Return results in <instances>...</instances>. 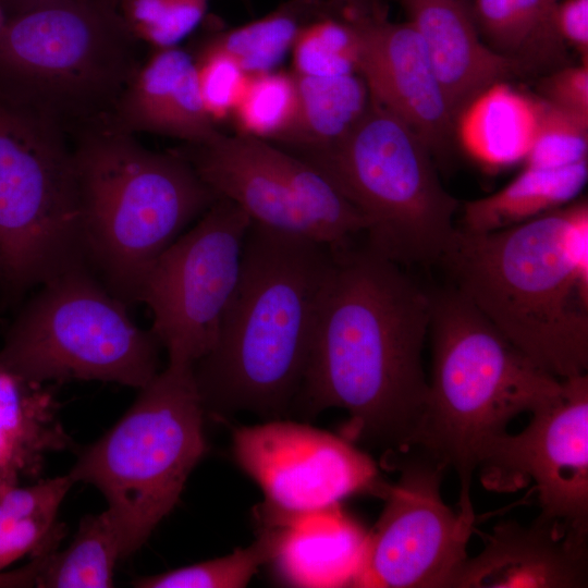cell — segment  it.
<instances>
[{"mask_svg":"<svg viewBox=\"0 0 588 588\" xmlns=\"http://www.w3.org/2000/svg\"><path fill=\"white\" fill-rule=\"evenodd\" d=\"M232 454L264 492L261 504L282 512L329 507L360 494L383 498L389 486L346 437L286 418L233 428Z\"/></svg>","mask_w":588,"mask_h":588,"instance_id":"cell-14","label":"cell"},{"mask_svg":"<svg viewBox=\"0 0 588 588\" xmlns=\"http://www.w3.org/2000/svg\"><path fill=\"white\" fill-rule=\"evenodd\" d=\"M478 468L483 486L493 491H515L532 480L539 515L587 539V373L563 379L559 394L531 413L523 431L497 439Z\"/></svg>","mask_w":588,"mask_h":588,"instance_id":"cell-15","label":"cell"},{"mask_svg":"<svg viewBox=\"0 0 588 588\" xmlns=\"http://www.w3.org/2000/svg\"><path fill=\"white\" fill-rule=\"evenodd\" d=\"M39 286L5 334L1 367L41 384L97 380L137 389L158 373L157 339L88 266Z\"/></svg>","mask_w":588,"mask_h":588,"instance_id":"cell-10","label":"cell"},{"mask_svg":"<svg viewBox=\"0 0 588 588\" xmlns=\"http://www.w3.org/2000/svg\"><path fill=\"white\" fill-rule=\"evenodd\" d=\"M318 7V0H291L256 21L217 33L203 44L226 53L247 75L273 71Z\"/></svg>","mask_w":588,"mask_h":588,"instance_id":"cell-27","label":"cell"},{"mask_svg":"<svg viewBox=\"0 0 588 588\" xmlns=\"http://www.w3.org/2000/svg\"><path fill=\"white\" fill-rule=\"evenodd\" d=\"M192 58L205 108L216 124L232 113L248 75L226 53L204 44Z\"/></svg>","mask_w":588,"mask_h":588,"instance_id":"cell-33","label":"cell"},{"mask_svg":"<svg viewBox=\"0 0 588 588\" xmlns=\"http://www.w3.org/2000/svg\"><path fill=\"white\" fill-rule=\"evenodd\" d=\"M384 507L368 531L355 588H448L467 559L475 512L453 511L441 497L444 467L431 456L405 457Z\"/></svg>","mask_w":588,"mask_h":588,"instance_id":"cell-13","label":"cell"},{"mask_svg":"<svg viewBox=\"0 0 588 588\" xmlns=\"http://www.w3.org/2000/svg\"><path fill=\"white\" fill-rule=\"evenodd\" d=\"M332 266L326 245L250 223L217 341L193 367L206 415L291 416Z\"/></svg>","mask_w":588,"mask_h":588,"instance_id":"cell-2","label":"cell"},{"mask_svg":"<svg viewBox=\"0 0 588 588\" xmlns=\"http://www.w3.org/2000/svg\"><path fill=\"white\" fill-rule=\"evenodd\" d=\"M454 289L538 367L588 368V204L491 232L456 229L441 258Z\"/></svg>","mask_w":588,"mask_h":588,"instance_id":"cell-3","label":"cell"},{"mask_svg":"<svg viewBox=\"0 0 588 588\" xmlns=\"http://www.w3.org/2000/svg\"><path fill=\"white\" fill-rule=\"evenodd\" d=\"M297 156L363 213L372 252L402 267L437 262L446 253L457 200L440 183L422 139L373 99L344 137Z\"/></svg>","mask_w":588,"mask_h":588,"instance_id":"cell-8","label":"cell"},{"mask_svg":"<svg viewBox=\"0 0 588 588\" xmlns=\"http://www.w3.org/2000/svg\"><path fill=\"white\" fill-rule=\"evenodd\" d=\"M73 483L66 474L0 492V573L25 555L59 547L64 530L58 514Z\"/></svg>","mask_w":588,"mask_h":588,"instance_id":"cell-26","label":"cell"},{"mask_svg":"<svg viewBox=\"0 0 588 588\" xmlns=\"http://www.w3.org/2000/svg\"><path fill=\"white\" fill-rule=\"evenodd\" d=\"M431 294L432 375L413 448L455 469L458 509L473 511V476L489 448L515 417L556 396L562 380L454 287Z\"/></svg>","mask_w":588,"mask_h":588,"instance_id":"cell-4","label":"cell"},{"mask_svg":"<svg viewBox=\"0 0 588 588\" xmlns=\"http://www.w3.org/2000/svg\"><path fill=\"white\" fill-rule=\"evenodd\" d=\"M258 524L275 531L269 564L281 584L301 588L352 587L366 552L368 531L341 504L297 513L260 504Z\"/></svg>","mask_w":588,"mask_h":588,"instance_id":"cell-18","label":"cell"},{"mask_svg":"<svg viewBox=\"0 0 588 588\" xmlns=\"http://www.w3.org/2000/svg\"><path fill=\"white\" fill-rule=\"evenodd\" d=\"M109 1L117 7L118 0H109Z\"/></svg>","mask_w":588,"mask_h":588,"instance_id":"cell-41","label":"cell"},{"mask_svg":"<svg viewBox=\"0 0 588 588\" xmlns=\"http://www.w3.org/2000/svg\"><path fill=\"white\" fill-rule=\"evenodd\" d=\"M529 41L555 35L552 24L558 0H510Z\"/></svg>","mask_w":588,"mask_h":588,"instance_id":"cell-37","label":"cell"},{"mask_svg":"<svg viewBox=\"0 0 588 588\" xmlns=\"http://www.w3.org/2000/svg\"><path fill=\"white\" fill-rule=\"evenodd\" d=\"M110 123L130 134L154 133L187 145L221 134L205 108L192 54L179 46L154 49L139 64Z\"/></svg>","mask_w":588,"mask_h":588,"instance_id":"cell-19","label":"cell"},{"mask_svg":"<svg viewBox=\"0 0 588 588\" xmlns=\"http://www.w3.org/2000/svg\"><path fill=\"white\" fill-rule=\"evenodd\" d=\"M54 393L0 366V492L37 477L49 453L71 439Z\"/></svg>","mask_w":588,"mask_h":588,"instance_id":"cell-21","label":"cell"},{"mask_svg":"<svg viewBox=\"0 0 588 588\" xmlns=\"http://www.w3.org/2000/svg\"><path fill=\"white\" fill-rule=\"evenodd\" d=\"M541 100L498 82L475 96L454 123L464 151L487 169L499 170L524 162L532 146Z\"/></svg>","mask_w":588,"mask_h":588,"instance_id":"cell-22","label":"cell"},{"mask_svg":"<svg viewBox=\"0 0 588 588\" xmlns=\"http://www.w3.org/2000/svg\"><path fill=\"white\" fill-rule=\"evenodd\" d=\"M292 74L296 85V111L290 127L278 140L298 151L323 148L344 137L370 102L368 87L358 73Z\"/></svg>","mask_w":588,"mask_h":588,"instance_id":"cell-25","label":"cell"},{"mask_svg":"<svg viewBox=\"0 0 588 588\" xmlns=\"http://www.w3.org/2000/svg\"><path fill=\"white\" fill-rule=\"evenodd\" d=\"M125 559L120 534L107 511L86 515L65 549L30 558L25 565L0 573L1 588H107Z\"/></svg>","mask_w":588,"mask_h":588,"instance_id":"cell-23","label":"cell"},{"mask_svg":"<svg viewBox=\"0 0 588 588\" xmlns=\"http://www.w3.org/2000/svg\"><path fill=\"white\" fill-rule=\"evenodd\" d=\"M69 139L0 93V279L11 297L88 266Z\"/></svg>","mask_w":588,"mask_h":588,"instance_id":"cell-9","label":"cell"},{"mask_svg":"<svg viewBox=\"0 0 588 588\" xmlns=\"http://www.w3.org/2000/svg\"><path fill=\"white\" fill-rule=\"evenodd\" d=\"M485 548L468 558L448 588H583L588 583L587 539L539 515L530 525L498 523Z\"/></svg>","mask_w":588,"mask_h":588,"instance_id":"cell-17","label":"cell"},{"mask_svg":"<svg viewBox=\"0 0 588 588\" xmlns=\"http://www.w3.org/2000/svg\"><path fill=\"white\" fill-rule=\"evenodd\" d=\"M250 218L219 197L156 259L139 292L169 364L194 366L215 345L235 291Z\"/></svg>","mask_w":588,"mask_h":588,"instance_id":"cell-12","label":"cell"},{"mask_svg":"<svg viewBox=\"0 0 588 588\" xmlns=\"http://www.w3.org/2000/svg\"><path fill=\"white\" fill-rule=\"evenodd\" d=\"M209 0H118L131 34L154 49L175 47L204 19Z\"/></svg>","mask_w":588,"mask_h":588,"instance_id":"cell-31","label":"cell"},{"mask_svg":"<svg viewBox=\"0 0 588 588\" xmlns=\"http://www.w3.org/2000/svg\"><path fill=\"white\" fill-rule=\"evenodd\" d=\"M587 176V161L564 168L524 166L502 189L466 203L462 229L498 231L561 208L580 193Z\"/></svg>","mask_w":588,"mask_h":588,"instance_id":"cell-24","label":"cell"},{"mask_svg":"<svg viewBox=\"0 0 588 588\" xmlns=\"http://www.w3.org/2000/svg\"><path fill=\"white\" fill-rule=\"evenodd\" d=\"M404 5L454 118L480 91L519 72L518 60L479 38L474 15L462 0H404Z\"/></svg>","mask_w":588,"mask_h":588,"instance_id":"cell-20","label":"cell"},{"mask_svg":"<svg viewBox=\"0 0 588 588\" xmlns=\"http://www.w3.org/2000/svg\"><path fill=\"white\" fill-rule=\"evenodd\" d=\"M275 531L258 524L256 540L233 552L164 573L133 580L139 588H242L246 587L259 567L269 564L275 546Z\"/></svg>","mask_w":588,"mask_h":588,"instance_id":"cell-28","label":"cell"},{"mask_svg":"<svg viewBox=\"0 0 588 588\" xmlns=\"http://www.w3.org/2000/svg\"><path fill=\"white\" fill-rule=\"evenodd\" d=\"M109 0H63L15 13L0 32V93L70 138L110 123L142 63Z\"/></svg>","mask_w":588,"mask_h":588,"instance_id":"cell-6","label":"cell"},{"mask_svg":"<svg viewBox=\"0 0 588 588\" xmlns=\"http://www.w3.org/2000/svg\"><path fill=\"white\" fill-rule=\"evenodd\" d=\"M355 22L357 72L370 98L413 128L433 158H444L455 118L419 33L409 21L391 23L366 16Z\"/></svg>","mask_w":588,"mask_h":588,"instance_id":"cell-16","label":"cell"},{"mask_svg":"<svg viewBox=\"0 0 588 588\" xmlns=\"http://www.w3.org/2000/svg\"><path fill=\"white\" fill-rule=\"evenodd\" d=\"M306 373L291 415L347 413L343 434L405 453L428 394L421 363L432 294L365 245L332 250Z\"/></svg>","mask_w":588,"mask_h":588,"instance_id":"cell-1","label":"cell"},{"mask_svg":"<svg viewBox=\"0 0 588 588\" xmlns=\"http://www.w3.org/2000/svg\"><path fill=\"white\" fill-rule=\"evenodd\" d=\"M9 7H11L15 13H20L26 10H30L40 5L49 4L52 2L63 0H2Z\"/></svg>","mask_w":588,"mask_h":588,"instance_id":"cell-38","label":"cell"},{"mask_svg":"<svg viewBox=\"0 0 588 588\" xmlns=\"http://www.w3.org/2000/svg\"><path fill=\"white\" fill-rule=\"evenodd\" d=\"M355 11L357 17H365L370 10V0H338Z\"/></svg>","mask_w":588,"mask_h":588,"instance_id":"cell-39","label":"cell"},{"mask_svg":"<svg viewBox=\"0 0 588 588\" xmlns=\"http://www.w3.org/2000/svg\"><path fill=\"white\" fill-rule=\"evenodd\" d=\"M552 24L555 36L565 39L587 58L588 0H563L556 2Z\"/></svg>","mask_w":588,"mask_h":588,"instance_id":"cell-36","label":"cell"},{"mask_svg":"<svg viewBox=\"0 0 588 588\" xmlns=\"http://www.w3.org/2000/svg\"><path fill=\"white\" fill-rule=\"evenodd\" d=\"M295 74L331 76L357 72L356 22L319 17L305 24L292 46Z\"/></svg>","mask_w":588,"mask_h":588,"instance_id":"cell-30","label":"cell"},{"mask_svg":"<svg viewBox=\"0 0 588 588\" xmlns=\"http://www.w3.org/2000/svg\"><path fill=\"white\" fill-rule=\"evenodd\" d=\"M193 367L168 363L69 473L103 494L125 558L174 509L206 453V413Z\"/></svg>","mask_w":588,"mask_h":588,"instance_id":"cell-7","label":"cell"},{"mask_svg":"<svg viewBox=\"0 0 588 588\" xmlns=\"http://www.w3.org/2000/svg\"><path fill=\"white\" fill-rule=\"evenodd\" d=\"M587 150L588 117L541 100L539 122L525 166L569 167L587 161Z\"/></svg>","mask_w":588,"mask_h":588,"instance_id":"cell-32","label":"cell"},{"mask_svg":"<svg viewBox=\"0 0 588 588\" xmlns=\"http://www.w3.org/2000/svg\"><path fill=\"white\" fill-rule=\"evenodd\" d=\"M73 140L87 261L130 306L156 259L219 196L179 152L147 149L111 123Z\"/></svg>","mask_w":588,"mask_h":588,"instance_id":"cell-5","label":"cell"},{"mask_svg":"<svg viewBox=\"0 0 588 588\" xmlns=\"http://www.w3.org/2000/svg\"><path fill=\"white\" fill-rule=\"evenodd\" d=\"M546 101L567 111L588 117V66H567L544 83Z\"/></svg>","mask_w":588,"mask_h":588,"instance_id":"cell-35","label":"cell"},{"mask_svg":"<svg viewBox=\"0 0 588 588\" xmlns=\"http://www.w3.org/2000/svg\"><path fill=\"white\" fill-rule=\"evenodd\" d=\"M293 74L269 71L248 75L232 113L238 134L278 140L296 111Z\"/></svg>","mask_w":588,"mask_h":588,"instance_id":"cell-29","label":"cell"},{"mask_svg":"<svg viewBox=\"0 0 588 588\" xmlns=\"http://www.w3.org/2000/svg\"><path fill=\"white\" fill-rule=\"evenodd\" d=\"M477 27L502 50H516L529 42L510 0H474Z\"/></svg>","mask_w":588,"mask_h":588,"instance_id":"cell-34","label":"cell"},{"mask_svg":"<svg viewBox=\"0 0 588 588\" xmlns=\"http://www.w3.org/2000/svg\"><path fill=\"white\" fill-rule=\"evenodd\" d=\"M219 196L260 225L301 235L331 250L365 232L363 213L316 168L257 137L220 134L175 150Z\"/></svg>","mask_w":588,"mask_h":588,"instance_id":"cell-11","label":"cell"},{"mask_svg":"<svg viewBox=\"0 0 588 588\" xmlns=\"http://www.w3.org/2000/svg\"><path fill=\"white\" fill-rule=\"evenodd\" d=\"M5 22H7V19H5L4 12H3V8L0 4V32L2 30Z\"/></svg>","mask_w":588,"mask_h":588,"instance_id":"cell-40","label":"cell"}]
</instances>
